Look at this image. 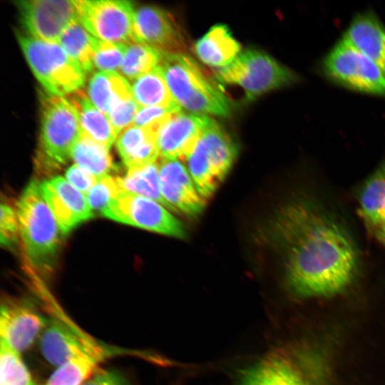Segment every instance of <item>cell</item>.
<instances>
[{
	"label": "cell",
	"mask_w": 385,
	"mask_h": 385,
	"mask_svg": "<svg viewBox=\"0 0 385 385\" xmlns=\"http://www.w3.org/2000/svg\"><path fill=\"white\" fill-rule=\"evenodd\" d=\"M175 102L197 115L228 117L232 105L217 81L187 54L163 53L158 66Z\"/></svg>",
	"instance_id": "7a4b0ae2"
},
{
	"label": "cell",
	"mask_w": 385,
	"mask_h": 385,
	"mask_svg": "<svg viewBox=\"0 0 385 385\" xmlns=\"http://www.w3.org/2000/svg\"><path fill=\"white\" fill-rule=\"evenodd\" d=\"M115 145L128 170L156 162L159 157L156 133L148 128L130 125L118 134Z\"/></svg>",
	"instance_id": "ffe728a7"
},
{
	"label": "cell",
	"mask_w": 385,
	"mask_h": 385,
	"mask_svg": "<svg viewBox=\"0 0 385 385\" xmlns=\"http://www.w3.org/2000/svg\"><path fill=\"white\" fill-rule=\"evenodd\" d=\"M40 187L63 235L93 217L86 195L66 178L56 176L40 183Z\"/></svg>",
	"instance_id": "9a60e30c"
},
{
	"label": "cell",
	"mask_w": 385,
	"mask_h": 385,
	"mask_svg": "<svg viewBox=\"0 0 385 385\" xmlns=\"http://www.w3.org/2000/svg\"><path fill=\"white\" fill-rule=\"evenodd\" d=\"M117 178L122 190L151 199L170 210L160 192L158 163L128 169L123 177Z\"/></svg>",
	"instance_id": "4316f807"
},
{
	"label": "cell",
	"mask_w": 385,
	"mask_h": 385,
	"mask_svg": "<svg viewBox=\"0 0 385 385\" xmlns=\"http://www.w3.org/2000/svg\"><path fill=\"white\" fill-rule=\"evenodd\" d=\"M18 40L32 72L48 94L63 97L83 86L85 72L58 43L29 36L19 35Z\"/></svg>",
	"instance_id": "8992f818"
},
{
	"label": "cell",
	"mask_w": 385,
	"mask_h": 385,
	"mask_svg": "<svg viewBox=\"0 0 385 385\" xmlns=\"http://www.w3.org/2000/svg\"><path fill=\"white\" fill-rule=\"evenodd\" d=\"M47 319L29 300L4 297L1 302L0 336L21 352L30 347L44 329Z\"/></svg>",
	"instance_id": "5bb4252c"
},
{
	"label": "cell",
	"mask_w": 385,
	"mask_h": 385,
	"mask_svg": "<svg viewBox=\"0 0 385 385\" xmlns=\"http://www.w3.org/2000/svg\"><path fill=\"white\" fill-rule=\"evenodd\" d=\"M69 96L68 100L77 111L82 133L109 149L118 135L108 117L100 111L82 91Z\"/></svg>",
	"instance_id": "7402d4cb"
},
{
	"label": "cell",
	"mask_w": 385,
	"mask_h": 385,
	"mask_svg": "<svg viewBox=\"0 0 385 385\" xmlns=\"http://www.w3.org/2000/svg\"><path fill=\"white\" fill-rule=\"evenodd\" d=\"M16 4L29 36L45 42L58 43L64 31L79 21L75 1L26 0Z\"/></svg>",
	"instance_id": "7c38bea8"
},
{
	"label": "cell",
	"mask_w": 385,
	"mask_h": 385,
	"mask_svg": "<svg viewBox=\"0 0 385 385\" xmlns=\"http://www.w3.org/2000/svg\"><path fill=\"white\" fill-rule=\"evenodd\" d=\"M104 357L86 354L57 367L46 385H82L99 368Z\"/></svg>",
	"instance_id": "f1b7e54d"
},
{
	"label": "cell",
	"mask_w": 385,
	"mask_h": 385,
	"mask_svg": "<svg viewBox=\"0 0 385 385\" xmlns=\"http://www.w3.org/2000/svg\"><path fill=\"white\" fill-rule=\"evenodd\" d=\"M108 150L81 132L72 150L71 158L75 164L91 172L99 179L110 175L109 174L115 170Z\"/></svg>",
	"instance_id": "484cf974"
},
{
	"label": "cell",
	"mask_w": 385,
	"mask_h": 385,
	"mask_svg": "<svg viewBox=\"0 0 385 385\" xmlns=\"http://www.w3.org/2000/svg\"><path fill=\"white\" fill-rule=\"evenodd\" d=\"M82 385H130L118 372L98 368Z\"/></svg>",
	"instance_id": "74e56055"
},
{
	"label": "cell",
	"mask_w": 385,
	"mask_h": 385,
	"mask_svg": "<svg viewBox=\"0 0 385 385\" xmlns=\"http://www.w3.org/2000/svg\"><path fill=\"white\" fill-rule=\"evenodd\" d=\"M220 81L241 86L252 99L289 86L297 80L292 70L263 51L249 48L229 65L217 70Z\"/></svg>",
	"instance_id": "52a82bcc"
},
{
	"label": "cell",
	"mask_w": 385,
	"mask_h": 385,
	"mask_svg": "<svg viewBox=\"0 0 385 385\" xmlns=\"http://www.w3.org/2000/svg\"><path fill=\"white\" fill-rule=\"evenodd\" d=\"M376 237L385 245V222L369 227Z\"/></svg>",
	"instance_id": "f35d334b"
},
{
	"label": "cell",
	"mask_w": 385,
	"mask_h": 385,
	"mask_svg": "<svg viewBox=\"0 0 385 385\" xmlns=\"http://www.w3.org/2000/svg\"><path fill=\"white\" fill-rule=\"evenodd\" d=\"M238 148L227 133L205 115L201 135L186 158L188 170L200 195L206 200L231 170Z\"/></svg>",
	"instance_id": "5b68a950"
},
{
	"label": "cell",
	"mask_w": 385,
	"mask_h": 385,
	"mask_svg": "<svg viewBox=\"0 0 385 385\" xmlns=\"http://www.w3.org/2000/svg\"><path fill=\"white\" fill-rule=\"evenodd\" d=\"M121 190L118 178L106 175L98 180L86 197L93 211L101 213Z\"/></svg>",
	"instance_id": "d6a6232c"
},
{
	"label": "cell",
	"mask_w": 385,
	"mask_h": 385,
	"mask_svg": "<svg viewBox=\"0 0 385 385\" xmlns=\"http://www.w3.org/2000/svg\"><path fill=\"white\" fill-rule=\"evenodd\" d=\"M330 78L349 88L385 95V75L367 56L344 40H340L323 61Z\"/></svg>",
	"instance_id": "30bf717a"
},
{
	"label": "cell",
	"mask_w": 385,
	"mask_h": 385,
	"mask_svg": "<svg viewBox=\"0 0 385 385\" xmlns=\"http://www.w3.org/2000/svg\"><path fill=\"white\" fill-rule=\"evenodd\" d=\"M79 21L96 38L130 44L134 42L135 9L124 0H76Z\"/></svg>",
	"instance_id": "8fae6325"
},
{
	"label": "cell",
	"mask_w": 385,
	"mask_h": 385,
	"mask_svg": "<svg viewBox=\"0 0 385 385\" xmlns=\"http://www.w3.org/2000/svg\"><path fill=\"white\" fill-rule=\"evenodd\" d=\"M127 46L98 38L93 57L94 67L99 71L117 72L120 68Z\"/></svg>",
	"instance_id": "1f68e13d"
},
{
	"label": "cell",
	"mask_w": 385,
	"mask_h": 385,
	"mask_svg": "<svg viewBox=\"0 0 385 385\" xmlns=\"http://www.w3.org/2000/svg\"><path fill=\"white\" fill-rule=\"evenodd\" d=\"M195 53L205 63L222 68L232 63L240 53V44L227 26H212L195 44Z\"/></svg>",
	"instance_id": "44dd1931"
},
{
	"label": "cell",
	"mask_w": 385,
	"mask_h": 385,
	"mask_svg": "<svg viewBox=\"0 0 385 385\" xmlns=\"http://www.w3.org/2000/svg\"><path fill=\"white\" fill-rule=\"evenodd\" d=\"M159 181L162 196L171 211L189 217H197L203 211L205 200L180 160L162 158L159 163Z\"/></svg>",
	"instance_id": "2e32d148"
},
{
	"label": "cell",
	"mask_w": 385,
	"mask_h": 385,
	"mask_svg": "<svg viewBox=\"0 0 385 385\" xmlns=\"http://www.w3.org/2000/svg\"><path fill=\"white\" fill-rule=\"evenodd\" d=\"M205 117L182 110L174 113L157 133L159 156L163 159H186L201 135Z\"/></svg>",
	"instance_id": "e0dca14e"
},
{
	"label": "cell",
	"mask_w": 385,
	"mask_h": 385,
	"mask_svg": "<svg viewBox=\"0 0 385 385\" xmlns=\"http://www.w3.org/2000/svg\"><path fill=\"white\" fill-rule=\"evenodd\" d=\"M239 385H310L302 371L290 359L270 356L248 369Z\"/></svg>",
	"instance_id": "d6986e66"
},
{
	"label": "cell",
	"mask_w": 385,
	"mask_h": 385,
	"mask_svg": "<svg viewBox=\"0 0 385 385\" xmlns=\"http://www.w3.org/2000/svg\"><path fill=\"white\" fill-rule=\"evenodd\" d=\"M131 88L133 98L140 108H180L173 100L158 66L133 80Z\"/></svg>",
	"instance_id": "d4e9b609"
},
{
	"label": "cell",
	"mask_w": 385,
	"mask_h": 385,
	"mask_svg": "<svg viewBox=\"0 0 385 385\" xmlns=\"http://www.w3.org/2000/svg\"><path fill=\"white\" fill-rule=\"evenodd\" d=\"M114 221L183 239L186 230L180 220L161 204L122 190L101 213Z\"/></svg>",
	"instance_id": "9c48e42d"
},
{
	"label": "cell",
	"mask_w": 385,
	"mask_h": 385,
	"mask_svg": "<svg viewBox=\"0 0 385 385\" xmlns=\"http://www.w3.org/2000/svg\"><path fill=\"white\" fill-rule=\"evenodd\" d=\"M98 38L78 21L62 34L58 44L81 66L86 74L94 67L93 57Z\"/></svg>",
	"instance_id": "83f0119b"
},
{
	"label": "cell",
	"mask_w": 385,
	"mask_h": 385,
	"mask_svg": "<svg viewBox=\"0 0 385 385\" xmlns=\"http://www.w3.org/2000/svg\"><path fill=\"white\" fill-rule=\"evenodd\" d=\"M0 385H38L20 352L1 340Z\"/></svg>",
	"instance_id": "4dcf8cb0"
},
{
	"label": "cell",
	"mask_w": 385,
	"mask_h": 385,
	"mask_svg": "<svg viewBox=\"0 0 385 385\" xmlns=\"http://www.w3.org/2000/svg\"><path fill=\"white\" fill-rule=\"evenodd\" d=\"M20 236L29 262L37 270H51L63 234L41 191L31 181L16 204Z\"/></svg>",
	"instance_id": "3957f363"
},
{
	"label": "cell",
	"mask_w": 385,
	"mask_h": 385,
	"mask_svg": "<svg viewBox=\"0 0 385 385\" xmlns=\"http://www.w3.org/2000/svg\"><path fill=\"white\" fill-rule=\"evenodd\" d=\"M140 108L133 96L122 98L115 102L108 117L118 135L133 123Z\"/></svg>",
	"instance_id": "836d02e7"
},
{
	"label": "cell",
	"mask_w": 385,
	"mask_h": 385,
	"mask_svg": "<svg viewBox=\"0 0 385 385\" xmlns=\"http://www.w3.org/2000/svg\"><path fill=\"white\" fill-rule=\"evenodd\" d=\"M132 95L131 84L118 72H96L88 85V98L107 116L118 100Z\"/></svg>",
	"instance_id": "603a6c76"
},
{
	"label": "cell",
	"mask_w": 385,
	"mask_h": 385,
	"mask_svg": "<svg viewBox=\"0 0 385 385\" xmlns=\"http://www.w3.org/2000/svg\"><path fill=\"white\" fill-rule=\"evenodd\" d=\"M81 132L77 111L68 98L43 96L36 160L38 170L51 173L64 165L71 158Z\"/></svg>",
	"instance_id": "277c9868"
},
{
	"label": "cell",
	"mask_w": 385,
	"mask_h": 385,
	"mask_svg": "<svg viewBox=\"0 0 385 385\" xmlns=\"http://www.w3.org/2000/svg\"><path fill=\"white\" fill-rule=\"evenodd\" d=\"M133 39L164 53L185 54L187 51L185 36L173 17L155 6L135 11Z\"/></svg>",
	"instance_id": "4fadbf2b"
},
{
	"label": "cell",
	"mask_w": 385,
	"mask_h": 385,
	"mask_svg": "<svg viewBox=\"0 0 385 385\" xmlns=\"http://www.w3.org/2000/svg\"><path fill=\"white\" fill-rule=\"evenodd\" d=\"M342 39L371 59L385 75V26L374 14L356 15Z\"/></svg>",
	"instance_id": "ac0fdd59"
},
{
	"label": "cell",
	"mask_w": 385,
	"mask_h": 385,
	"mask_svg": "<svg viewBox=\"0 0 385 385\" xmlns=\"http://www.w3.org/2000/svg\"><path fill=\"white\" fill-rule=\"evenodd\" d=\"M1 244L11 247L16 242L19 231V219L16 210L6 202L1 205Z\"/></svg>",
	"instance_id": "d590c367"
},
{
	"label": "cell",
	"mask_w": 385,
	"mask_h": 385,
	"mask_svg": "<svg viewBox=\"0 0 385 385\" xmlns=\"http://www.w3.org/2000/svg\"><path fill=\"white\" fill-rule=\"evenodd\" d=\"M359 201L360 215L369 228L385 222V164L366 180Z\"/></svg>",
	"instance_id": "cb8c5ba5"
},
{
	"label": "cell",
	"mask_w": 385,
	"mask_h": 385,
	"mask_svg": "<svg viewBox=\"0 0 385 385\" xmlns=\"http://www.w3.org/2000/svg\"><path fill=\"white\" fill-rule=\"evenodd\" d=\"M66 180L86 195L98 182V178L87 170L74 164L65 174Z\"/></svg>",
	"instance_id": "8d00e7d4"
},
{
	"label": "cell",
	"mask_w": 385,
	"mask_h": 385,
	"mask_svg": "<svg viewBox=\"0 0 385 385\" xmlns=\"http://www.w3.org/2000/svg\"><path fill=\"white\" fill-rule=\"evenodd\" d=\"M182 108H168L163 107L140 108L131 125L152 130L157 135L163 125L175 112Z\"/></svg>",
	"instance_id": "e575fe53"
},
{
	"label": "cell",
	"mask_w": 385,
	"mask_h": 385,
	"mask_svg": "<svg viewBox=\"0 0 385 385\" xmlns=\"http://www.w3.org/2000/svg\"><path fill=\"white\" fill-rule=\"evenodd\" d=\"M39 346L44 359L57 367L86 354L106 359L120 352L88 336L58 309L56 316L47 319L40 335Z\"/></svg>",
	"instance_id": "ba28073f"
},
{
	"label": "cell",
	"mask_w": 385,
	"mask_h": 385,
	"mask_svg": "<svg viewBox=\"0 0 385 385\" xmlns=\"http://www.w3.org/2000/svg\"><path fill=\"white\" fill-rule=\"evenodd\" d=\"M271 228L282 251L287 285L295 294L330 296L353 280L359 266L356 247L342 225L315 202L287 203Z\"/></svg>",
	"instance_id": "6da1fadb"
},
{
	"label": "cell",
	"mask_w": 385,
	"mask_h": 385,
	"mask_svg": "<svg viewBox=\"0 0 385 385\" xmlns=\"http://www.w3.org/2000/svg\"><path fill=\"white\" fill-rule=\"evenodd\" d=\"M163 53L145 44H128L120 71L126 79L135 78L153 71L159 66Z\"/></svg>",
	"instance_id": "f546056e"
}]
</instances>
